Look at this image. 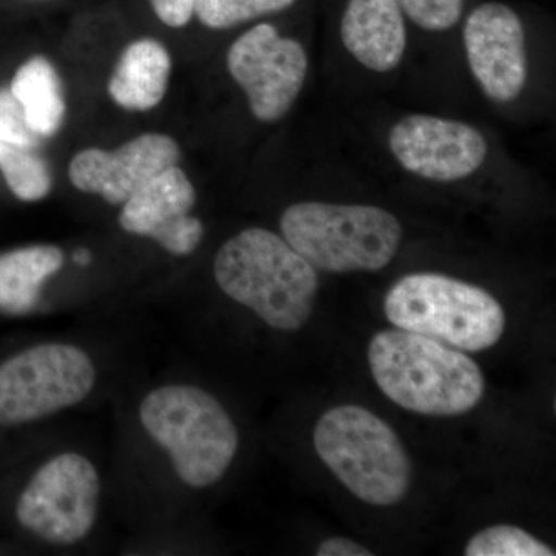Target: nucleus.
Masks as SVG:
<instances>
[{
  "mask_svg": "<svg viewBox=\"0 0 556 556\" xmlns=\"http://www.w3.org/2000/svg\"><path fill=\"white\" fill-rule=\"evenodd\" d=\"M367 356L380 391L416 415L463 416L484 397L485 379L477 362L427 336L399 328L380 331Z\"/></svg>",
  "mask_w": 556,
  "mask_h": 556,
  "instance_id": "obj_1",
  "label": "nucleus"
},
{
  "mask_svg": "<svg viewBox=\"0 0 556 556\" xmlns=\"http://www.w3.org/2000/svg\"><path fill=\"white\" fill-rule=\"evenodd\" d=\"M214 277L229 299L277 331H299L313 316L317 269L268 229H244L226 241L215 255Z\"/></svg>",
  "mask_w": 556,
  "mask_h": 556,
  "instance_id": "obj_2",
  "label": "nucleus"
},
{
  "mask_svg": "<svg viewBox=\"0 0 556 556\" xmlns=\"http://www.w3.org/2000/svg\"><path fill=\"white\" fill-rule=\"evenodd\" d=\"M150 438L169 453L178 478L192 489L222 481L239 452V430L217 397L200 387L170 383L139 405Z\"/></svg>",
  "mask_w": 556,
  "mask_h": 556,
  "instance_id": "obj_3",
  "label": "nucleus"
},
{
  "mask_svg": "<svg viewBox=\"0 0 556 556\" xmlns=\"http://www.w3.org/2000/svg\"><path fill=\"white\" fill-rule=\"evenodd\" d=\"M313 444L325 467L369 506H396L408 495L413 464L407 450L396 431L369 409H328L314 427Z\"/></svg>",
  "mask_w": 556,
  "mask_h": 556,
  "instance_id": "obj_4",
  "label": "nucleus"
},
{
  "mask_svg": "<svg viewBox=\"0 0 556 556\" xmlns=\"http://www.w3.org/2000/svg\"><path fill=\"white\" fill-rule=\"evenodd\" d=\"M280 229L313 268L332 274L387 268L404 237L401 223L386 208L318 201L289 206Z\"/></svg>",
  "mask_w": 556,
  "mask_h": 556,
  "instance_id": "obj_5",
  "label": "nucleus"
},
{
  "mask_svg": "<svg viewBox=\"0 0 556 556\" xmlns=\"http://www.w3.org/2000/svg\"><path fill=\"white\" fill-rule=\"evenodd\" d=\"M390 324L405 331L479 353L503 339L506 313L489 291L444 274L402 277L383 300Z\"/></svg>",
  "mask_w": 556,
  "mask_h": 556,
  "instance_id": "obj_6",
  "label": "nucleus"
},
{
  "mask_svg": "<svg viewBox=\"0 0 556 556\" xmlns=\"http://www.w3.org/2000/svg\"><path fill=\"white\" fill-rule=\"evenodd\" d=\"M83 348L40 343L0 365V426H21L75 407L97 386Z\"/></svg>",
  "mask_w": 556,
  "mask_h": 556,
  "instance_id": "obj_7",
  "label": "nucleus"
},
{
  "mask_svg": "<svg viewBox=\"0 0 556 556\" xmlns=\"http://www.w3.org/2000/svg\"><path fill=\"white\" fill-rule=\"evenodd\" d=\"M101 479L89 457L65 452L33 475L17 500L24 529L54 546H75L97 525Z\"/></svg>",
  "mask_w": 556,
  "mask_h": 556,
  "instance_id": "obj_8",
  "label": "nucleus"
},
{
  "mask_svg": "<svg viewBox=\"0 0 556 556\" xmlns=\"http://www.w3.org/2000/svg\"><path fill=\"white\" fill-rule=\"evenodd\" d=\"M228 70L247 93L252 115L276 123L302 91L308 56L298 40L278 35L273 25L260 24L232 43Z\"/></svg>",
  "mask_w": 556,
  "mask_h": 556,
  "instance_id": "obj_9",
  "label": "nucleus"
},
{
  "mask_svg": "<svg viewBox=\"0 0 556 556\" xmlns=\"http://www.w3.org/2000/svg\"><path fill=\"white\" fill-rule=\"evenodd\" d=\"M388 144L405 170L439 182L470 177L489 152L485 138L475 127L430 115H408L399 121Z\"/></svg>",
  "mask_w": 556,
  "mask_h": 556,
  "instance_id": "obj_10",
  "label": "nucleus"
},
{
  "mask_svg": "<svg viewBox=\"0 0 556 556\" xmlns=\"http://www.w3.org/2000/svg\"><path fill=\"white\" fill-rule=\"evenodd\" d=\"M464 46L471 73L490 100H517L527 80L522 22L504 3H482L464 27Z\"/></svg>",
  "mask_w": 556,
  "mask_h": 556,
  "instance_id": "obj_11",
  "label": "nucleus"
},
{
  "mask_svg": "<svg viewBox=\"0 0 556 556\" xmlns=\"http://www.w3.org/2000/svg\"><path fill=\"white\" fill-rule=\"evenodd\" d=\"M197 193L178 166L160 172L124 203L121 228L150 237L174 255H189L200 247L204 226L190 211Z\"/></svg>",
  "mask_w": 556,
  "mask_h": 556,
  "instance_id": "obj_12",
  "label": "nucleus"
},
{
  "mask_svg": "<svg viewBox=\"0 0 556 556\" xmlns=\"http://www.w3.org/2000/svg\"><path fill=\"white\" fill-rule=\"evenodd\" d=\"M179 148L167 135L146 134L119 149H87L70 163L68 177L76 189L98 193L110 204H124L149 179L177 166Z\"/></svg>",
  "mask_w": 556,
  "mask_h": 556,
  "instance_id": "obj_13",
  "label": "nucleus"
},
{
  "mask_svg": "<svg viewBox=\"0 0 556 556\" xmlns=\"http://www.w3.org/2000/svg\"><path fill=\"white\" fill-rule=\"evenodd\" d=\"M343 46L365 67L386 73L396 68L407 47L399 0H350L343 13Z\"/></svg>",
  "mask_w": 556,
  "mask_h": 556,
  "instance_id": "obj_14",
  "label": "nucleus"
},
{
  "mask_svg": "<svg viewBox=\"0 0 556 556\" xmlns=\"http://www.w3.org/2000/svg\"><path fill=\"white\" fill-rule=\"evenodd\" d=\"M170 68L169 51L159 40H137L121 54L109 83L110 97L135 112L156 108L166 94Z\"/></svg>",
  "mask_w": 556,
  "mask_h": 556,
  "instance_id": "obj_15",
  "label": "nucleus"
},
{
  "mask_svg": "<svg viewBox=\"0 0 556 556\" xmlns=\"http://www.w3.org/2000/svg\"><path fill=\"white\" fill-rule=\"evenodd\" d=\"M62 265L64 254L51 244L0 255V309L11 314L27 313L38 302L43 281L56 274Z\"/></svg>",
  "mask_w": 556,
  "mask_h": 556,
  "instance_id": "obj_16",
  "label": "nucleus"
},
{
  "mask_svg": "<svg viewBox=\"0 0 556 556\" xmlns=\"http://www.w3.org/2000/svg\"><path fill=\"white\" fill-rule=\"evenodd\" d=\"M28 126L40 138H50L64 123L65 101L56 70L46 58L35 56L25 62L11 83Z\"/></svg>",
  "mask_w": 556,
  "mask_h": 556,
  "instance_id": "obj_17",
  "label": "nucleus"
},
{
  "mask_svg": "<svg viewBox=\"0 0 556 556\" xmlns=\"http://www.w3.org/2000/svg\"><path fill=\"white\" fill-rule=\"evenodd\" d=\"M0 170L11 192L22 201L46 199L51 190V174L46 161L30 148L0 141Z\"/></svg>",
  "mask_w": 556,
  "mask_h": 556,
  "instance_id": "obj_18",
  "label": "nucleus"
},
{
  "mask_svg": "<svg viewBox=\"0 0 556 556\" xmlns=\"http://www.w3.org/2000/svg\"><path fill=\"white\" fill-rule=\"evenodd\" d=\"M466 556H554L555 551L517 526L497 525L479 530L466 546Z\"/></svg>",
  "mask_w": 556,
  "mask_h": 556,
  "instance_id": "obj_19",
  "label": "nucleus"
},
{
  "mask_svg": "<svg viewBox=\"0 0 556 556\" xmlns=\"http://www.w3.org/2000/svg\"><path fill=\"white\" fill-rule=\"evenodd\" d=\"M295 0H195V14L208 28L223 30L265 14L287 10Z\"/></svg>",
  "mask_w": 556,
  "mask_h": 556,
  "instance_id": "obj_20",
  "label": "nucleus"
},
{
  "mask_svg": "<svg viewBox=\"0 0 556 556\" xmlns=\"http://www.w3.org/2000/svg\"><path fill=\"white\" fill-rule=\"evenodd\" d=\"M409 20L428 31L455 27L463 14L464 0H399Z\"/></svg>",
  "mask_w": 556,
  "mask_h": 556,
  "instance_id": "obj_21",
  "label": "nucleus"
},
{
  "mask_svg": "<svg viewBox=\"0 0 556 556\" xmlns=\"http://www.w3.org/2000/svg\"><path fill=\"white\" fill-rule=\"evenodd\" d=\"M0 141L30 149L40 142V137L28 126L20 101L7 89L0 90Z\"/></svg>",
  "mask_w": 556,
  "mask_h": 556,
  "instance_id": "obj_22",
  "label": "nucleus"
},
{
  "mask_svg": "<svg viewBox=\"0 0 556 556\" xmlns=\"http://www.w3.org/2000/svg\"><path fill=\"white\" fill-rule=\"evenodd\" d=\"M161 22L172 28L185 27L195 14V0H150Z\"/></svg>",
  "mask_w": 556,
  "mask_h": 556,
  "instance_id": "obj_23",
  "label": "nucleus"
},
{
  "mask_svg": "<svg viewBox=\"0 0 556 556\" xmlns=\"http://www.w3.org/2000/svg\"><path fill=\"white\" fill-rule=\"evenodd\" d=\"M371 551L350 538L332 536L321 541L317 556H372Z\"/></svg>",
  "mask_w": 556,
  "mask_h": 556,
  "instance_id": "obj_24",
  "label": "nucleus"
},
{
  "mask_svg": "<svg viewBox=\"0 0 556 556\" xmlns=\"http://www.w3.org/2000/svg\"><path fill=\"white\" fill-rule=\"evenodd\" d=\"M73 260H75L76 263H79V265L86 266L89 265L91 255L87 249H79V251H76L75 255H73Z\"/></svg>",
  "mask_w": 556,
  "mask_h": 556,
  "instance_id": "obj_25",
  "label": "nucleus"
}]
</instances>
